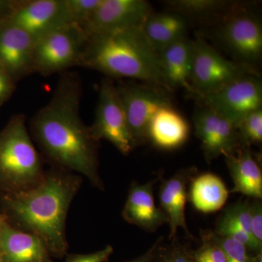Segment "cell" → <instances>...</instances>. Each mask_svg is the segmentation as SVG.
Returning <instances> with one entry per match:
<instances>
[{"mask_svg":"<svg viewBox=\"0 0 262 262\" xmlns=\"http://www.w3.org/2000/svg\"><path fill=\"white\" fill-rule=\"evenodd\" d=\"M82 81L65 72L49 102L29 121V133L44 158L55 168L80 173L94 187L104 190L98 171V141L82 121Z\"/></svg>","mask_w":262,"mask_h":262,"instance_id":"obj_1","label":"cell"},{"mask_svg":"<svg viewBox=\"0 0 262 262\" xmlns=\"http://www.w3.org/2000/svg\"><path fill=\"white\" fill-rule=\"evenodd\" d=\"M81 184L79 176L55 168L45 173L37 185L11 193L5 200L16 228L39 237L51 256L62 258L67 255L66 222Z\"/></svg>","mask_w":262,"mask_h":262,"instance_id":"obj_2","label":"cell"},{"mask_svg":"<svg viewBox=\"0 0 262 262\" xmlns=\"http://www.w3.org/2000/svg\"><path fill=\"white\" fill-rule=\"evenodd\" d=\"M79 67L108 77L129 78L169 89L158 52L148 42L142 27L87 34Z\"/></svg>","mask_w":262,"mask_h":262,"instance_id":"obj_3","label":"cell"},{"mask_svg":"<svg viewBox=\"0 0 262 262\" xmlns=\"http://www.w3.org/2000/svg\"><path fill=\"white\" fill-rule=\"evenodd\" d=\"M44 174L26 117L15 115L0 134V181L11 193L19 192L37 185Z\"/></svg>","mask_w":262,"mask_h":262,"instance_id":"obj_4","label":"cell"},{"mask_svg":"<svg viewBox=\"0 0 262 262\" xmlns=\"http://www.w3.org/2000/svg\"><path fill=\"white\" fill-rule=\"evenodd\" d=\"M87 39L84 29L75 24L38 38L33 52L34 73L47 77L79 67Z\"/></svg>","mask_w":262,"mask_h":262,"instance_id":"obj_5","label":"cell"},{"mask_svg":"<svg viewBox=\"0 0 262 262\" xmlns=\"http://www.w3.org/2000/svg\"><path fill=\"white\" fill-rule=\"evenodd\" d=\"M248 66L229 61L201 39L193 41L190 84L196 96L213 92L251 73Z\"/></svg>","mask_w":262,"mask_h":262,"instance_id":"obj_6","label":"cell"},{"mask_svg":"<svg viewBox=\"0 0 262 262\" xmlns=\"http://www.w3.org/2000/svg\"><path fill=\"white\" fill-rule=\"evenodd\" d=\"M90 127L96 141H108L122 155L130 154L136 147L116 86L111 80L101 82L94 122Z\"/></svg>","mask_w":262,"mask_h":262,"instance_id":"obj_7","label":"cell"},{"mask_svg":"<svg viewBox=\"0 0 262 262\" xmlns=\"http://www.w3.org/2000/svg\"><path fill=\"white\" fill-rule=\"evenodd\" d=\"M198 97L205 106L228 119L236 126L243 117L261 110V81L256 75L250 74Z\"/></svg>","mask_w":262,"mask_h":262,"instance_id":"obj_8","label":"cell"},{"mask_svg":"<svg viewBox=\"0 0 262 262\" xmlns=\"http://www.w3.org/2000/svg\"><path fill=\"white\" fill-rule=\"evenodd\" d=\"M117 88L136 146L147 141L148 128L155 114L170 101L158 88L125 84Z\"/></svg>","mask_w":262,"mask_h":262,"instance_id":"obj_9","label":"cell"},{"mask_svg":"<svg viewBox=\"0 0 262 262\" xmlns=\"http://www.w3.org/2000/svg\"><path fill=\"white\" fill-rule=\"evenodd\" d=\"M8 22L34 38L45 34L71 22L65 0H23L15 1Z\"/></svg>","mask_w":262,"mask_h":262,"instance_id":"obj_10","label":"cell"},{"mask_svg":"<svg viewBox=\"0 0 262 262\" xmlns=\"http://www.w3.org/2000/svg\"><path fill=\"white\" fill-rule=\"evenodd\" d=\"M194 125L208 162L221 155L234 154L244 146L233 122L207 106L196 112Z\"/></svg>","mask_w":262,"mask_h":262,"instance_id":"obj_11","label":"cell"},{"mask_svg":"<svg viewBox=\"0 0 262 262\" xmlns=\"http://www.w3.org/2000/svg\"><path fill=\"white\" fill-rule=\"evenodd\" d=\"M144 0H101V4L82 27L87 34L133 27H142L152 14Z\"/></svg>","mask_w":262,"mask_h":262,"instance_id":"obj_12","label":"cell"},{"mask_svg":"<svg viewBox=\"0 0 262 262\" xmlns=\"http://www.w3.org/2000/svg\"><path fill=\"white\" fill-rule=\"evenodd\" d=\"M220 40L243 63L258 61L262 53V27L252 15H234L226 20L219 32Z\"/></svg>","mask_w":262,"mask_h":262,"instance_id":"obj_13","label":"cell"},{"mask_svg":"<svg viewBox=\"0 0 262 262\" xmlns=\"http://www.w3.org/2000/svg\"><path fill=\"white\" fill-rule=\"evenodd\" d=\"M34 38L8 22H0V63L15 81L33 71Z\"/></svg>","mask_w":262,"mask_h":262,"instance_id":"obj_14","label":"cell"},{"mask_svg":"<svg viewBox=\"0 0 262 262\" xmlns=\"http://www.w3.org/2000/svg\"><path fill=\"white\" fill-rule=\"evenodd\" d=\"M196 174L198 169L194 167L182 169L162 183L159 194L160 208L168 220L170 241L177 237V231L180 228L185 231L188 237L194 239L188 229L185 208L189 196L188 188Z\"/></svg>","mask_w":262,"mask_h":262,"instance_id":"obj_15","label":"cell"},{"mask_svg":"<svg viewBox=\"0 0 262 262\" xmlns=\"http://www.w3.org/2000/svg\"><path fill=\"white\" fill-rule=\"evenodd\" d=\"M157 182L158 179L145 184L133 182L122 212L125 222L149 232H156L168 224L167 215L155 204L154 186Z\"/></svg>","mask_w":262,"mask_h":262,"instance_id":"obj_16","label":"cell"},{"mask_svg":"<svg viewBox=\"0 0 262 262\" xmlns=\"http://www.w3.org/2000/svg\"><path fill=\"white\" fill-rule=\"evenodd\" d=\"M0 254L3 262H51L39 237L13 227L5 218L0 226Z\"/></svg>","mask_w":262,"mask_h":262,"instance_id":"obj_17","label":"cell"},{"mask_svg":"<svg viewBox=\"0 0 262 262\" xmlns=\"http://www.w3.org/2000/svg\"><path fill=\"white\" fill-rule=\"evenodd\" d=\"M189 134L187 120L170 103L155 114L148 128L147 140L158 149L173 150L187 142Z\"/></svg>","mask_w":262,"mask_h":262,"instance_id":"obj_18","label":"cell"},{"mask_svg":"<svg viewBox=\"0 0 262 262\" xmlns=\"http://www.w3.org/2000/svg\"><path fill=\"white\" fill-rule=\"evenodd\" d=\"M225 158L234 184L230 192L241 193L253 200L261 201V170L253 158L250 146H243L234 154L227 155Z\"/></svg>","mask_w":262,"mask_h":262,"instance_id":"obj_19","label":"cell"},{"mask_svg":"<svg viewBox=\"0 0 262 262\" xmlns=\"http://www.w3.org/2000/svg\"><path fill=\"white\" fill-rule=\"evenodd\" d=\"M167 84L183 88L194 94L190 84L193 62V41L184 37L158 53Z\"/></svg>","mask_w":262,"mask_h":262,"instance_id":"obj_20","label":"cell"},{"mask_svg":"<svg viewBox=\"0 0 262 262\" xmlns=\"http://www.w3.org/2000/svg\"><path fill=\"white\" fill-rule=\"evenodd\" d=\"M188 201L196 210L210 213L222 209L229 198V192L220 177L211 173L196 175L189 187Z\"/></svg>","mask_w":262,"mask_h":262,"instance_id":"obj_21","label":"cell"},{"mask_svg":"<svg viewBox=\"0 0 262 262\" xmlns=\"http://www.w3.org/2000/svg\"><path fill=\"white\" fill-rule=\"evenodd\" d=\"M148 42L159 53L164 48L185 37L187 21L177 13H152L142 26Z\"/></svg>","mask_w":262,"mask_h":262,"instance_id":"obj_22","label":"cell"},{"mask_svg":"<svg viewBox=\"0 0 262 262\" xmlns=\"http://www.w3.org/2000/svg\"><path fill=\"white\" fill-rule=\"evenodd\" d=\"M168 244H164L163 239L155 250L151 262H194L192 249L187 244H183L174 238Z\"/></svg>","mask_w":262,"mask_h":262,"instance_id":"obj_23","label":"cell"},{"mask_svg":"<svg viewBox=\"0 0 262 262\" xmlns=\"http://www.w3.org/2000/svg\"><path fill=\"white\" fill-rule=\"evenodd\" d=\"M236 127L243 145L260 144L262 141V108L243 117Z\"/></svg>","mask_w":262,"mask_h":262,"instance_id":"obj_24","label":"cell"},{"mask_svg":"<svg viewBox=\"0 0 262 262\" xmlns=\"http://www.w3.org/2000/svg\"><path fill=\"white\" fill-rule=\"evenodd\" d=\"M201 237V246L192 250L194 262H227L225 253L215 241L212 231H202Z\"/></svg>","mask_w":262,"mask_h":262,"instance_id":"obj_25","label":"cell"},{"mask_svg":"<svg viewBox=\"0 0 262 262\" xmlns=\"http://www.w3.org/2000/svg\"><path fill=\"white\" fill-rule=\"evenodd\" d=\"M168 5L181 15H202L217 13L225 8V2L215 0H177L168 2Z\"/></svg>","mask_w":262,"mask_h":262,"instance_id":"obj_26","label":"cell"},{"mask_svg":"<svg viewBox=\"0 0 262 262\" xmlns=\"http://www.w3.org/2000/svg\"><path fill=\"white\" fill-rule=\"evenodd\" d=\"M213 234L223 249L227 262H262V251L251 254L246 246L239 241L217 235L213 232Z\"/></svg>","mask_w":262,"mask_h":262,"instance_id":"obj_27","label":"cell"},{"mask_svg":"<svg viewBox=\"0 0 262 262\" xmlns=\"http://www.w3.org/2000/svg\"><path fill=\"white\" fill-rule=\"evenodd\" d=\"M213 233L222 237H229L239 241L246 246L250 252L256 253L261 252L262 250L256 246L254 241L245 231L234 225L233 222L226 220L222 215L218 219Z\"/></svg>","mask_w":262,"mask_h":262,"instance_id":"obj_28","label":"cell"},{"mask_svg":"<svg viewBox=\"0 0 262 262\" xmlns=\"http://www.w3.org/2000/svg\"><path fill=\"white\" fill-rule=\"evenodd\" d=\"M71 22L82 27L101 4V0H65Z\"/></svg>","mask_w":262,"mask_h":262,"instance_id":"obj_29","label":"cell"},{"mask_svg":"<svg viewBox=\"0 0 262 262\" xmlns=\"http://www.w3.org/2000/svg\"><path fill=\"white\" fill-rule=\"evenodd\" d=\"M221 215L226 220L233 222L234 225L238 226L239 228L245 231L253 241L251 231V208L249 201L237 202L226 208Z\"/></svg>","mask_w":262,"mask_h":262,"instance_id":"obj_30","label":"cell"},{"mask_svg":"<svg viewBox=\"0 0 262 262\" xmlns=\"http://www.w3.org/2000/svg\"><path fill=\"white\" fill-rule=\"evenodd\" d=\"M251 231L253 241L262 249V203L260 200L250 202Z\"/></svg>","mask_w":262,"mask_h":262,"instance_id":"obj_31","label":"cell"},{"mask_svg":"<svg viewBox=\"0 0 262 262\" xmlns=\"http://www.w3.org/2000/svg\"><path fill=\"white\" fill-rule=\"evenodd\" d=\"M113 252V246H106L96 252L67 255L65 262H106Z\"/></svg>","mask_w":262,"mask_h":262,"instance_id":"obj_32","label":"cell"},{"mask_svg":"<svg viewBox=\"0 0 262 262\" xmlns=\"http://www.w3.org/2000/svg\"><path fill=\"white\" fill-rule=\"evenodd\" d=\"M15 82L13 77L0 63V106L14 92Z\"/></svg>","mask_w":262,"mask_h":262,"instance_id":"obj_33","label":"cell"},{"mask_svg":"<svg viewBox=\"0 0 262 262\" xmlns=\"http://www.w3.org/2000/svg\"><path fill=\"white\" fill-rule=\"evenodd\" d=\"M163 239V237H159L145 253H143V254L139 256V257L134 258L132 261L128 262H151V261H152L153 256H154L155 250H156L157 247H158V244H159Z\"/></svg>","mask_w":262,"mask_h":262,"instance_id":"obj_34","label":"cell"},{"mask_svg":"<svg viewBox=\"0 0 262 262\" xmlns=\"http://www.w3.org/2000/svg\"><path fill=\"white\" fill-rule=\"evenodd\" d=\"M15 1H5L0 0V22L8 18L10 12L13 10Z\"/></svg>","mask_w":262,"mask_h":262,"instance_id":"obj_35","label":"cell"},{"mask_svg":"<svg viewBox=\"0 0 262 262\" xmlns=\"http://www.w3.org/2000/svg\"><path fill=\"white\" fill-rule=\"evenodd\" d=\"M3 219L4 218H3V217H1V218H0V226H1V223L2 222H3Z\"/></svg>","mask_w":262,"mask_h":262,"instance_id":"obj_36","label":"cell"},{"mask_svg":"<svg viewBox=\"0 0 262 262\" xmlns=\"http://www.w3.org/2000/svg\"><path fill=\"white\" fill-rule=\"evenodd\" d=\"M0 262H3V258H2L1 254H0Z\"/></svg>","mask_w":262,"mask_h":262,"instance_id":"obj_37","label":"cell"}]
</instances>
